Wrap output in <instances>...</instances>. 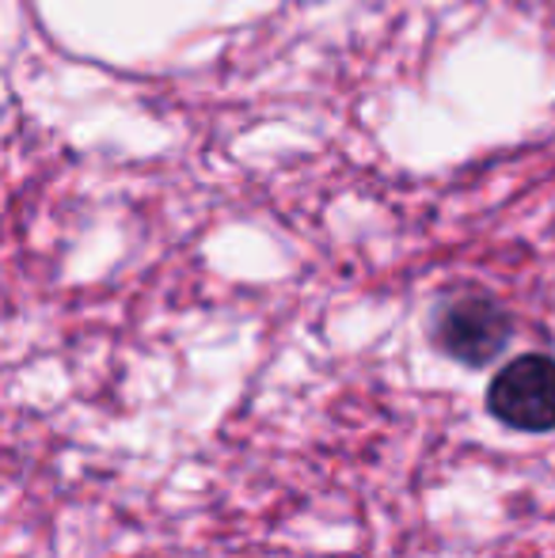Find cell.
<instances>
[{
    "mask_svg": "<svg viewBox=\"0 0 555 558\" xmlns=\"http://www.w3.org/2000/svg\"><path fill=\"white\" fill-rule=\"evenodd\" d=\"M487 411L518 434L555 429V361L548 353H521L495 373Z\"/></svg>",
    "mask_w": 555,
    "mask_h": 558,
    "instance_id": "7a4b0ae2",
    "label": "cell"
},
{
    "mask_svg": "<svg viewBox=\"0 0 555 558\" xmlns=\"http://www.w3.org/2000/svg\"><path fill=\"white\" fill-rule=\"evenodd\" d=\"M514 335V319L495 296L487 293H460L437 308L434 342L442 353L468 368H483L506 350Z\"/></svg>",
    "mask_w": 555,
    "mask_h": 558,
    "instance_id": "6da1fadb",
    "label": "cell"
}]
</instances>
